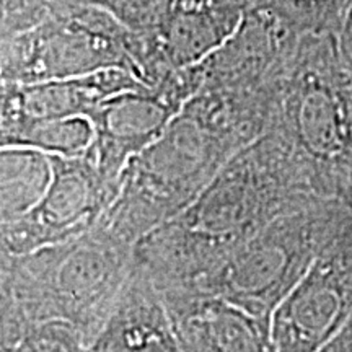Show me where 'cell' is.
<instances>
[{"instance_id": "cell-1", "label": "cell", "mask_w": 352, "mask_h": 352, "mask_svg": "<svg viewBox=\"0 0 352 352\" xmlns=\"http://www.w3.org/2000/svg\"><path fill=\"white\" fill-rule=\"evenodd\" d=\"M352 197L266 131L233 155L182 214L134 245L135 266L160 296L188 289L228 250L323 197Z\"/></svg>"}, {"instance_id": "cell-2", "label": "cell", "mask_w": 352, "mask_h": 352, "mask_svg": "<svg viewBox=\"0 0 352 352\" xmlns=\"http://www.w3.org/2000/svg\"><path fill=\"white\" fill-rule=\"evenodd\" d=\"M267 88L201 90L157 140L132 157L98 226L135 245L196 199L233 155L270 129Z\"/></svg>"}, {"instance_id": "cell-3", "label": "cell", "mask_w": 352, "mask_h": 352, "mask_svg": "<svg viewBox=\"0 0 352 352\" xmlns=\"http://www.w3.org/2000/svg\"><path fill=\"white\" fill-rule=\"evenodd\" d=\"M134 266V245L101 226L30 253H2V333L63 324L90 347Z\"/></svg>"}, {"instance_id": "cell-4", "label": "cell", "mask_w": 352, "mask_h": 352, "mask_svg": "<svg viewBox=\"0 0 352 352\" xmlns=\"http://www.w3.org/2000/svg\"><path fill=\"white\" fill-rule=\"evenodd\" d=\"M351 223L352 197H323L276 219L228 250L195 284L171 294L220 297L272 320L315 258Z\"/></svg>"}, {"instance_id": "cell-5", "label": "cell", "mask_w": 352, "mask_h": 352, "mask_svg": "<svg viewBox=\"0 0 352 352\" xmlns=\"http://www.w3.org/2000/svg\"><path fill=\"white\" fill-rule=\"evenodd\" d=\"M349 80L338 34H305L285 72L270 129L320 173L352 189Z\"/></svg>"}, {"instance_id": "cell-6", "label": "cell", "mask_w": 352, "mask_h": 352, "mask_svg": "<svg viewBox=\"0 0 352 352\" xmlns=\"http://www.w3.org/2000/svg\"><path fill=\"white\" fill-rule=\"evenodd\" d=\"M132 33L111 13L87 3H63L25 32L2 38V83L63 80L126 67ZM135 74V72H134Z\"/></svg>"}, {"instance_id": "cell-7", "label": "cell", "mask_w": 352, "mask_h": 352, "mask_svg": "<svg viewBox=\"0 0 352 352\" xmlns=\"http://www.w3.org/2000/svg\"><path fill=\"white\" fill-rule=\"evenodd\" d=\"M51 179L36 204L2 222V253L23 254L94 230L116 199L88 153H50Z\"/></svg>"}, {"instance_id": "cell-8", "label": "cell", "mask_w": 352, "mask_h": 352, "mask_svg": "<svg viewBox=\"0 0 352 352\" xmlns=\"http://www.w3.org/2000/svg\"><path fill=\"white\" fill-rule=\"evenodd\" d=\"M199 91L195 67L176 70L157 85L121 91L104 100L90 120L95 142L87 153L114 192L132 157L157 140L186 101Z\"/></svg>"}, {"instance_id": "cell-9", "label": "cell", "mask_w": 352, "mask_h": 352, "mask_svg": "<svg viewBox=\"0 0 352 352\" xmlns=\"http://www.w3.org/2000/svg\"><path fill=\"white\" fill-rule=\"evenodd\" d=\"M352 315V223L310 264L276 308L277 352H318Z\"/></svg>"}, {"instance_id": "cell-10", "label": "cell", "mask_w": 352, "mask_h": 352, "mask_svg": "<svg viewBox=\"0 0 352 352\" xmlns=\"http://www.w3.org/2000/svg\"><path fill=\"white\" fill-rule=\"evenodd\" d=\"M253 0H176L165 25L152 34L132 33L138 77L157 85L176 70L192 67L236 32Z\"/></svg>"}, {"instance_id": "cell-11", "label": "cell", "mask_w": 352, "mask_h": 352, "mask_svg": "<svg viewBox=\"0 0 352 352\" xmlns=\"http://www.w3.org/2000/svg\"><path fill=\"white\" fill-rule=\"evenodd\" d=\"M303 36L271 6L254 0L236 32L195 65L199 91L258 88L283 80Z\"/></svg>"}, {"instance_id": "cell-12", "label": "cell", "mask_w": 352, "mask_h": 352, "mask_svg": "<svg viewBox=\"0 0 352 352\" xmlns=\"http://www.w3.org/2000/svg\"><path fill=\"white\" fill-rule=\"evenodd\" d=\"M144 85L147 83L126 67H109L63 80L2 83L0 142L38 122L72 116L90 118L109 96Z\"/></svg>"}, {"instance_id": "cell-13", "label": "cell", "mask_w": 352, "mask_h": 352, "mask_svg": "<svg viewBox=\"0 0 352 352\" xmlns=\"http://www.w3.org/2000/svg\"><path fill=\"white\" fill-rule=\"evenodd\" d=\"M162 297L182 352H277L271 318L214 296Z\"/></svg>"}, {"instance_id": "cell-14", "label": "cell", "mask_w": 352, "mask_h": 352, "mask_svg": "<svg viewBox=\"0 0 352 352\" xmlns=\"http://www.w3.org/2000/svg\"><path fill=\"white\" fill-rule=\"evenodd\" d=\"M88 352H182L164 297L138 266Z\"/></svg>"}, {"instance_id": "cell-15", "label": "cell", "mask_w": 352, "mask_h": 352, "mask_svg": "<svg viewBox=\"0 0 352 352\" xmlns=\"http://www.w3.org/2000/svg\"><path fill=\"white\" fill-rule=\"evenodd\" d=\"M2 222L36 204L51 179L50 153L28 147H2Z\"/></svg>"}, {"instance_id": "cell-16", "label": "cell", "mask_w": 352, "mask_h": 352, "mask_svg": "<svg viewBox=\"0 0 352 352\" xmlns=\"http://www.w3.org/2000/svg\"><path fill=\"white\" fill-rule=\"evenodd\" d=\"M95 142V126L88 116L44 121L28 126L0 142L2 147H28L65 157L85 155Z\"/></svg>"}, {"instance_id": "cell-17", "label": "cell", "mask_w": 352, "mask_h": 352, "mask_svg": "<svg viewBox=\"0 0 352 352\" xmlns=\"http://www.w3.org/2000/svg\"><path fill=\"white\" fill-rule=\"evenodd\" d=\"M263 2L279 12L303 34H338L352 0H263Z\"/></svg>"}, {"instance_id": "cell-18", "label": "cell", "mask_w": 352, "mask_h": 352, "mask_svg": "<svg viewBox=\"0 0 352 352\" xmlns=\"http://www.w3.org/2000/svg\"><path fill=\"white\" fill-rule=\"evenodd\" d=\"M2 352H83L82 338L63 324H30L0 334Z\"/></svg>"}, {"instance_id": "cell-19", "label": "cell", "mask_w": 352, "mask_h": 352, "mask_svg": "<svg viewBox=\"0 0 352 352\" xmlns=\"http://www.w3.org/2000/svg\"><path fill=\"white\" fill-rule=\"evenodd\" d=\"M338 43H340V50L344 60L352 65V2L347 8L344 20H342L340 33H338Z\"/></svg>"}, {"instance_id": "cell-20", "label": "cell", "mask_w": 352, "mask_h": 352, "mask_svg": "<svg viewBox=\"0 0 352 352\" xmlns=\"http://www.w3.org/2000/svg\"><path fill=\"white\" fill-rule=\"evenodd\" d=\"M318 352H352V315L341 331Z\"/></svg>"}, {"instance_id": "cell-21", "label": "cell", "mask_w": 352, "mask_h": 352, "mask_svg": "<svg viewBox=\"0 0 352 352\" xmlns=\"http://www.w3.org/2000/svg\"><path fill=\"white\" fill-rule=\"evenodd\" d=\"M347 69H349V77H351V80H349V104H351V114H352V65L347 64Z\"/></svg>"}, {"instance_id": "cell-22", "label": "cell", "mask_w": 352, "mask_h": 352, "mask_svg": "<svg viewBox=\"0 0 352 352\" xmlns=\"http://www.w3.org/2000/svg\"><path fill=\"white\" fill-rule=\"evenodd\" d=\"M83 352H88V349H87V351H83Z\"/></svg>"}]
</instances>
